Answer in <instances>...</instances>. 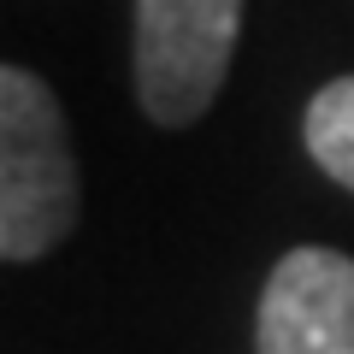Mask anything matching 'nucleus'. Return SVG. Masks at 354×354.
Returning <instances> with one entry per match:
<instances>
[{"instance_id":"f257e3e1","label":"nucleus","mask_w":354,"mask_h":354,"mask_svg":"<svg viewBox=\"0 0 354 354\" xmlns=\"http://www.w3.org/2000/svg\"><path fill=\"white\" fill-rule=\"evenodd\" d=\"M77 218V165L53 88L24 65L0 71V254L41 260Z\"/></svg>"},{"instance_id":"f03ea898","label":"nucleus","mask_w":354,"mask_h":354,"mask_svg":"<svg viewBox=\"0 0 354 354\" xmlns=\"http://www.w3.org/2000/svg\"><path fill=\"white\" fill-rule=\"evenodd\" d=\"M242 0H136V95L153 124H195L225 88Z\"/></svg>"},{"instance_id":"7ed1b4c3","label":"nucleus","mask_w":354,"mask_h":354,"mask_svg":"<svg viewBox=\"0 0 354 354\" xmlns=\"http://www.w3.org/2000/svg\"><path fill=\"white\" fill-rule=\"evenodd\" d=\"M260 354H354V260L290 248L260 295Z\"/></svg>"},{"instance_id":"20e7f679","label":"nucleus","mask_w":354,"mask_h":354,"mask_svg":"<svg viewBox=\"0 0 354 354\" xmlns=\"http://www.w3.org/2000/svg\"><path fill=\"white\" fill-rule=\"evenodd\" d=\"M301 136H307V153L319 160V171L337 177L342 189H354V77H337L307 101Z\"/></svg>"}]
</instances>
